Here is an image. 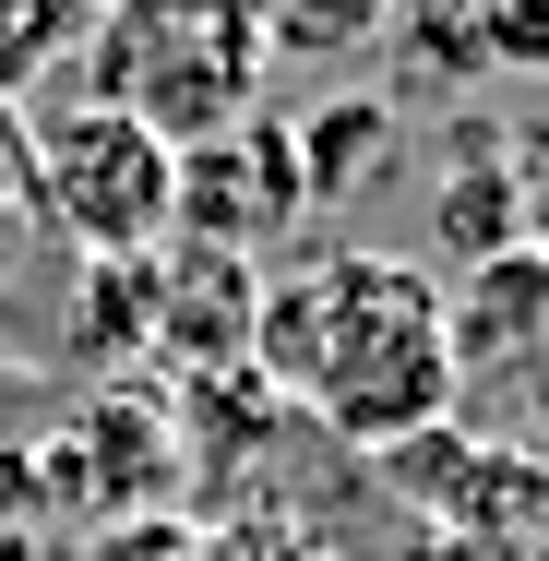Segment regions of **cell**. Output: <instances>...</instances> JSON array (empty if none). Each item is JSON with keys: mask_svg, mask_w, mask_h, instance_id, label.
I'll list each match as a JSON object with an SVG mask.
<instances>
[{"mask_svg": "<svg viewBox=\"0 0 549 561\" xmlns=\"http://www.w3.org/2000/svg\"><path fill=\"white\" fill-rule=\"evenodd\" d=\"M251 323H263V275H251V251L156 239V358H180L192 382H227V370L251 358Z\"/></svg>", "mask_w": 549, "mask_h": 561, "instance_id": "obj_5", "label": "cell"}, {"mask_svg": "<svg viewBox=\"0 0 549 561\" xmlns=\"http://www.w3.org/2000/svg\"><path fill=\"white\" fill-rule=\"evenodd\" d=\"M287 144H299V180H311V204H323L334 180H358V168L382 156V108H358V96H346V108H311Z\"/></svg>", "mask_w": 549, "mask_h": 561, "instance_id": "obj_8", "label": "cell"}, {"mask_svg": "<svg viewBox=\"0 0 549 561\" xmlns=\"http://www.w3.org/2000/svg\"><path fill=\"white\" fill-rule=\"evenodd\" d=\"M96 561H216V538L192 526V514H131L96 538Z\"/></svg>", "mask_w": 549, "mask_h": 561, "instance_id": "obj_11", "label": "cell"}, {"mask_svg": "<svg viewBox=\"0 0 549 561\" xmlns=\"http://www.w3.org/2000/svg\"><path fill=\"white\" fill-rule=\"evenodd\" d=\"M442 227H454V251H466V263L514 251V227H526V204H514V168H466V180L442 192Z\"/></svg>", "mask_w": 549, "mask_h": 561, "instance_id": "obj_9", "label": "cell"}, {"mask_svg": "<svg viewBox=\"0 0 549 561\" xmlns=\"http://www.w3.org/2000/svg\"><path fill=\"white\" fill-rule=\"evenodd\" d=\"M251 370L358 454H394L419 431H442L454 382H466L454 335H442V287H431V263H407V251H334L311 275L263 287Z\"/></svg>", "mask_w": 549, "mask_h": 561, "instance_id": "obj_1", "label": "cell"}, {"mask_svg": "<svg viewBox=\"0 0 549 561\" xmlns=\"http://www.w3.org/2000/svg\"><path fill=\"white\" fill-rule=\"evenodd\" d=\"M382 0H275V48H358Z\"/></svg>", "mask_w": 549, "mask_h": 561, "instance_id": "obj_10", "label": "cell"}, {"mask_svg": "<svg viewBox=\"0 0 549 561\" xmlns=\"http://www.w3.org/2000/svg\"><path fill=\"white\" fill-rule=\"evenodd\" d=\"M251 12L239 0H180V12H119V36H96V96L131 108L168 144H216L251 119Z\"/></svg>", "mask_w": 549, "mask_h": 561, "instance_id": "obj_3", "label": "cell"}, {"mask_svg": "<svg viewBox=\"0 0 549 561\" xmlns=\"http://www.w3.org/2000/svg\"><path fill=\"white\" fill-rule=\"evenodd\" d=\"M36 251H48V227H36V204H24V168L0 156V311L24 299V275H36Z\"/></svg>", "mask_w": 549, "mask_h": 561, "instance_id": "obj_12", "label": "cell"}, {"mask_svg": "<svg viewBox=\"0 0 549 561\" xmlns=\"http://www.w3.org/2000/svg\"><path fill=\"white\" fill-rule=\"evenodd\" d=\"M442 335H454V370H502V358H526L549 346V251H490V263H466V287H442Z\"/></svg>", "mask_w": 549, "mask_h": 561, "instance_id": "obj_6", "label": "cell"}, {"mask_svg": "<svg viewBox=\"0 0 549 561\" xmlns=\"http://www.w3.org/2000/svg\"><path fill=\"white\" fill-rule=\"evenodd\" d=\"M96 0H0V96H24L48 60H72V48H96Z\"/></svg>", "mask_w": 549, "mask_h": 561, "instance_id": "obj_7", "label": "cell"}, {"mask_svg": "<svg viewBox=\"0 0 549 561\" xmlns=\"http://www.w3.org/2000/svg\"><path fill=\"white\" fill-rule=\"evenodd\" d=\"M12 168H24L36 227L72 263H131V251H156L180 227V144L144 131L131 108H108V96L12 119Z\"/></svg>", "mask_w": 549, "mask_h": 561, "instance_id": "obj_2", "label": "cell"}, {"mask_svg": "<svg viewBox=\"0 0 549 561\" xmlns=\"http://www.w3.org/2000/svg\"><path fill=\"white\" fill-rule=\"evenodd\" d=\"M48 490L84 514V526H131V514H168V490L192 478V454L168 431L156 394H96L84 419H60V454H36Z\"/></svg>", "mask_w": 549, "mask_h": 561, "instance_id": "obj_4", "label": "cell"}]
</instances>
